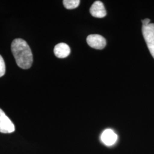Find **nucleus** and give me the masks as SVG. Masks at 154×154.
<instances>
[{"label":"nucleus","instance_id":"39448f33","mask_svg":"<svg viewBox=\"0 0 154 154\" xmlns=\"http://www.w3.org/2000/svg\"><path fill=\"white\" fill-rule=\"evenodd\" d=\"M55 56L60 58H66L70 53V48L65 43H60L55 45L54 49Z\"/></svg>","mask_w":154,"mask_h":154},{"label":"nucleus","instance_id":"9d476101","mask_svg":"<svg viewBox=\"0 0 154 154\" xmlns=\"http://www.w3.org/2000/svg\"><path fill=\"white\" fill-rule=\"evenodd\" d=\"M147 47L149 48V51L151 54L154 58V41L147 44Z\"/></svg>","mask_w":154,"mask_h":154},{"label":"nucleus","instance_id":"7ed1b4c3","mask_svg":"<svg viewBox=\"0 0 154 154\" xmlns=\"http://www.w3.org/2000/svg\"><path fill=\"white\" fill-rule=\"evenodd\" d=\"M88 44L95 49H103L106 45V41L103 37L99 34L89 35L86 39Z\"/></svg>","mask_w":154,"mask_h":154},{"label":"nucleus","instance_id":"0eeeda50","mask_svg":"<svg viewBox=\"0 0 154 154\" xmlns=\"http://www.w3.org/2000/svg\"><path fill=\"white\" fill-rule=\"evenodd\" d=\"M143 37L147 44L154 41V23L142 26Z\"/></svg>","mask_w":154,"mask_h":154},{"label":"nucleus","instance_id":"f03ea898","mask_svg":"<svg viewBox=\"0 0 154 154\" xmlns=\"http://www.w3.org/2000/svg\"><path fill=\"white\" fill-rule=\"evenodd\" d=\"M15 130V127L4 111L0 109V132L9 134Z\"/></svg>","mask_w":154,"mask_h":154},{"label":"nucleus","instance_id":"20e7f679","mask_svg":"<svg viewBox=\"0 0 154 154\" xmlns=\"http://www.w3.org/2000/svg\"><path fill=\"white\" fill-rule=\"evenodd\" d=\"M90 12L92 16L96 18H103L106 16L105 6L100 1H97L94 2L90 9Z\"/></svg>","mask_w":154,"mask_h":154},{"label":"nucleus","instance_id":"1a4fd4ad","mask_svg":"<svg viewBox=\"0 0 154 154\" xmlns=\"http://www.w3.org/2000/svg\"><path fill=\"white\" fill-rule=\"evenodd\" d=\"M5 63L3 58L0 55V77H2L5 74Z\"/></svg>","mask_w":154,"mask_h":154},{"label":"nucleus","instance_id":"f257e3e1","mask_svg":"<svg viewBox=\"0 0 154 154\" xmlns=\"http://www.w3.org/2000/svg\"><path fill=\"white\" fill-rule=\"evenodd\" d=\"M11 51L18 66L23 69H29L33 63V54L27 42L21 38H16L12 42Z\"/></svg>","mask_w":154,"mask_h":154},{"label":"nucleus","instance_id":"423d86ee","mask_svg":"<svg viewBox=\"0 0 154 154\" xmlns=\"http://www.w3.org/2000/svg\"><path fill=\"white\" fill-rule=\"evenodd\" d=\"M117 135L112 130L107 129L105 130L102 135L101 140L102 142L107 146H111L116 143L117 140Z\"/></svg>","mask_w":154,"mask_h":154},{"label":"nucleus","instance_id":"9b49d317","mask_svg":"<svg viewBox=\"0 0 154 154\" xmlns=\"http://www.w3.org/2000/svg\"><path fill=\"white\" fill-rule=\"evenodd\" d=\"M149 22H150V20L149 18H146L142 21L143 26H146V25H149Z\"/></svg>","mask_w":154,"mask_h":154},{"label":"nucleus","instance_id":"6e6552de","mask_svg":"<svg viewBox=\"0 0 154 154\" xmlns=\"http://www.w3.org/2000/svg\"><path fill=\"white\" fill-rule=\"evenodd\" d=\"M64 6L67 9H73L77 8L80 4L79 0H64L63 1Z\"/></svg>","mask_w":154,"mask_h":154}]
</instances>
